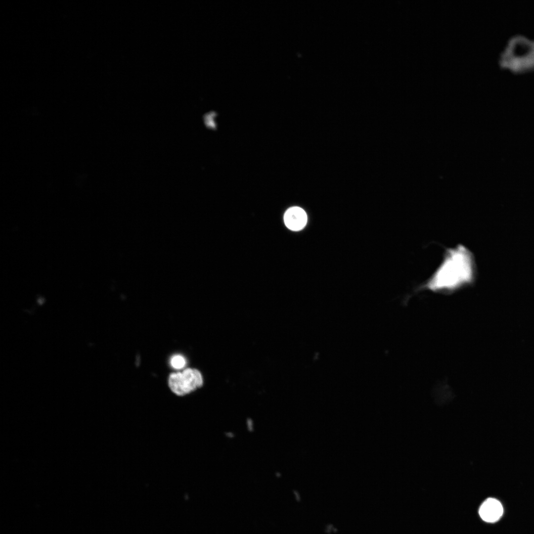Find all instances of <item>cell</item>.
Segmentation results:
<instances>
[{"mask_svg":"<svg viewBox=\"0 0 534 534\" xmlns=\"http://www.w3.org/2000/svg\"><path fill=\"white\" fill-rule=\"evenodd\" d=\"M476 276L473 254L465 246L458 244L445 249L439 266L416 291L451 294L473 284Z\"/></svg>","mask_w":534,"mask_h":534,"instance_id":"cell-1","label":"cell"},{"mask_svg":"<svg viewBox=\"0 0 534 534\" xmlns=\"http://www.w3.org/2000/svg\"><path fill=\"white\" fill-rule=\"evenodd\" d=\"M168 383L170 391L175 395L181 397L201 388L203 384V378L198 370L187 368L182 372L171 373Z\"/></svg>","mask_w":534,"mask_h":534,"instance_id":"cell-2","label":"cell"},{"mask_svg":"<svg viewBox=\"0 0 534 534\" xmlns=\"http://www.w3.org/2000/svg\"><path fill=\"white\" fill-rule=\"evenodd\" d=\"M503 513V508L500 502L493 498L486 499L481 505L479 513L483 520L488 523H494L500 519Z\"/></svg>","mask_w":534,"mask_h":534,"instance_id":"cell-3","label":"cell"},{"mask_svg":"<svg viewBox=\"0 0 534 534\" xmlns=\"http://www.w3.org/2000/svg\"><path fill=\"white\" fill-rule=\"evenodd\" d=\"M284 221L289 229L298 231L303 229L306 225L307 216L305 211L301 208L293 207L288 209L285 213Z\"/></svg>","mask_w":534,"mask_h":534,"instance_id":"cell-4","label":"cell"},{"mask_svg":"<svg viewBox=\"0 0 534 534\" xmlns=\"http://www.w3.org/2000/svg\"><path fill=\"white\" fill-rule=\"evenodd\" d=\"M186 361L184 357L180 355L173 356L170 359L171 366L176 369H180L185 367Z\"/></svg>","mask_w":534,"mask_h":534,"instance_id":"cell-5","label":"cell"}]
</instances>
